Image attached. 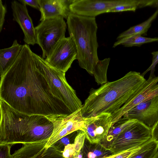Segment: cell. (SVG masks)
<instances>
[{"label": "cell", "mask_w": 158, "mask_h": 158, "mask_svg": "<svg viewBox=\"0 0 158 158\" xmlns=\"http://www.w3.org/2000/svg\"><path fill=\"white\" fill-rule=\"evenodd\" d=\"M64 158H77L78 154L77 153L74 144H70L66 146L62 152Z\"/></svg>", "instance_id": "cell-28"}, {"label": "cell", "mask_w": 158, "mask_h": 158, "mask_svg": "<svg viewBox=\"0 0 158 158\" xmlns=\"http://www.w3.org/2000/svg\"><path fill=\"white\" fill-rule=\"evenodd\" d=\"M135 0H74L70 5L71 13L83 16L94 17L116 6L132 3Z\"/></svg>", "instance_id": "cell-10"}, {"label": "cell", "mask_w": 158, "mask_h": 158, "mask_svg": "<svg viewBox=\"0 0 158 158\" xmlns=\"http://www.w3.org/2000/svg\"><path fill=\"white\" fill-rule=\"evenodd\" d=\"M12 146L8 144H0V158H11L10 149Z\"/></svg>", "instance_id": "cell-30"}, {"label": "cell", "mask_w": 158, "mask_h": 158, "mask_svg": "<svg viewBox=\"0 0 158 158\" xmlns=\"http://www.w3.org/2000/svg\"><path fill=\"white\" fill-rule=\"evenodd\" d=\"M110 60V58L99 60L95 68L93 75L98 85H102L107 82V72Z\"/></svg>", "instance_id": "cell-23"}, {"label": "cell", "mask_w": 158, "mask_h": 158, "mask_svg": "<svg viewBox=\"0 0 158 158\" xmlns=\"http://www.w3.org/2000/svg\"><path fill=\"white\" fill-rule=\"evenodd\" d=\"M153 158H158V151Z\"/></svg>", "instance_id": "cell-35"}, {"label": "cell", "mask_w": 158, "mask_h": 158, "mask_svg": "<svg viewBox=\"0 0 158 158\" xmlns=\"http://www.w3.org/2000/svg\"><path fill=\"white\" fill-rule=\"evenodd\" d=\"M74 0H39L40 21L62 17L66 19L71 13L70 5Z\"/></svg>", "instance_id": "cell-16"}, {"label": "cell", "mask_w": 158, "mask_h": 158, "mask_svg": "<svg viewBox=\"0 0 158 158\" xmlns=\"http://www.w3.org/2000/svg\"><path fill=\"white\" fill-rule=\"evenodd\" d=\"M23 46L15 40L11 46L0 50V75L15 61Z\"/></svg>", "instance_id": "cell-17"}, {"label": "cell", "mask_w": 158, "mask_h": 158, "mask_svg": "<svg viewBox=\"0 0 158 158\" xmlns=\"http://www.w3.org/2000/svg\"><path fill=\"white\" fill-rule=\"evenodd\" d=\"M158 15V9L147 20L143 23L131 27L129 29L123 32L119 35L117 38V40L122 39L133 35H145L151 26L153 21L156 18Z\"/></svg>", "instance_id": "cell-20"}, {"label": "cell", "mask_w": 158, "mask_h": 158, "mask_svg": "<svg viewBox=\"0 0 158 158\" xmlns=\"http://www.w3.org/2000/svg\"><path fill=\"white\" fill-rule=\"evenodd\" d=\"M158 151V143L152 138L128 158H153Z\"/></svg>", "instance_id": "cell-22"}, {"label": "cell", "mask_w": 158, "mask_h": 158, "mask_svg": "<svg viewBox=\"0 0 158 158\" xmlns=\"http://www.w3.org/2000/svg\"><path fill=\"white\" fill-rule=\"evenodd\" d=\"M33 54L54 95L65 104L70 114L81 108L83 106L82 102L75 90L68 83L65 73L50 66L42 57L34 52Z\"/></svg>", "instance_id": "cell-5"}, {"label": "cell", "mask_w": 158, "mask_h": 158, "mask_svg": "<svg viewBox=\"0 0 158 158\" xmlns=\"http://www.w3.org/2000/svg\"><path fill=\"white\" fill-rule=\"evenodd\" d=\"M83 119L85 138L92 143H101L112 126V114L103 113Z\"/></svg>", "instance_id": "cell-12"}, {"label": "cell", "mask_w": 158, "mask_h": 158, "mask_svg": "<svg viewBox=\"0 0 158 158\" xmlns=\"http://www.w3.org/2000/svg\"><path fill=\"white\" fill-rule=\"evenodd\" d=\"M158 41V37L149 38L140 35H133L118 40L115 42L113 47L122 45L125 47L140 46L144 44Z\"/></svg>", "instance_id": "cell-21"}, {"label": "cell", "mask_w": 158, "mask_h": 158, "mask_svg": "<svg viewBox=\"0 0 158 158\" xmlns=\"http://www.w3.org/2000/svg\"><path fill=\"white\" fill-rule=\"evenodd\" d=\"M146 6L158 8V0H139L138 8Z\"/></svg>", "instance_id": "cell-31"}, {"label": "cell", "mask_w": 158, "mask_h": 158, "mask_svg": "<svg viewBox=\"0 0 158 158\" xmlns=\"http://www.w3.org/2000/svg\"><path fill=\"white\" fill-rule=\"evenodd\" d=\"M152 56V63L149 68L143 73L141 75L144 76L149 71H150L149 77H153L155 76L154 72L155 71V67L158 63V51L153 52L151 53Z\"/></svg>", "instance_id": "cell-27"}, {"label": "cell", "mask_w": 158, "mask_h": 158, "mask_svg": "<svg viewBox=\"0 0 158 158\" xmlns=\"http://www.w3.org/2000/svg\"><path fill=\"white\" fill-rule=\"evenodd\" d=\"M68 30L76 47L79 66L93 75L99 60L98 55V28L95 17L71 13L67 19Z\"/></svg>", "instance_id": "cell-4"}, {"label": "cell", "mask_w": 158, "mask_h": 158, "mask_svg": "<svg viewBox=\"0 0 158 158\" xmlns=\"http://www.w3.org/2000/svg\"><path fill=\"white\" fill-rule=\"evenodd\" d=\"M123 117L111 126L106 136L101 142V143L106 148L108 147L119 134L137 121L134 119Z\"/></svg>", "instance_id": "cell-19"}, {"label": "cell", "mask_w": 158, "mask_h": 158, "mask_svg": "<svg viewBox=\"0 0 158 158\" xmlns=\"http://www.w3.org/2000/svg\"><path fill=\"white\" fill-rule=\"evenodd\" d=\"M152 139L158 143V121L152 129Z\"/></svg>", "instance_id": "cell-34"}, {"label": "cell", "mask_w": 158, "mask_h": 158, "mask_svg": "<svg viewBox=\"0 0 158 158\" xmlns=\"http://www.w3.org/2000/svg\"><path fill=\"white\" fill-rule=\"evenodd\" d=\"M66 23L62 17L44 20L35 27L37 44L45 59L61 40L65 37Z\"/></svg>", "instance_id": "cell-6"}, {"label": "cell", "mask_w": 158, "mask_h": 158, "mask_svg": "<svg viewBox=\"0 0 158 158\" xmlns=\"http://www.w3.org/2000/svg\"><path fill=\"white\" fill-rule=\"evenodd\" d=\"M139 0H135L131 4L119 6L114 7L109 10L107 13L118 12L123 11H130L135 12L138 8Z\"/></svg>", "instance_id": "cell-25"}, {"label": "cell", "mask_w": 158, "mask_h": 158, "mask_svg": "<svg viewBox=\"0 0 158 158\" xmlns=\"http://www.w3.org/2000/svg\"><path fill=\"white\" fill-rule=\"evenodd\" d=\"M0 144L43 142L50 137L54 126L47 117L20 113L0 99Z\"/></svg>", "instance_id": "cell-2"}, {"label": "cell", "mask_w": 158, "mask_h": 158, "mask_svg": "<svg viewBox=\"0 0 158 158\" xmlns=\"http://www.w3.org/2000/svg\"><path fill=\"white\" fill-rule=\"evenodd\" d=\"M7 10L5 5H4L2 0H0V32H1L4 23L5 18Z\"/></svg>", "instance_id": "cell-32"}, {"label": "cell", "mask_w": 158, "mask_h": 158, "mask_svg": "<svg viewBox=\"0 0 158 158\" xmlns=\"http://www.w3.org/2000/svg\"><path fill=\"white\" fill-rule=\"evenodd\" d=\"M47 141L24 144L11 158H64L62 152L54 146L47 147Z\"/></svg>", "instance_id": "cell-15"}, {"label": "cell", "mask_w": 158, "mask_h": 158, "mask_svg": "<svg viewBox=\"0 0 158 158\" xmlns=\"http://www.w3.org/2000/svg\"><path fill=\"white\" fill-rule=\"evenodd\" d=\"M141 146L135 147L118 154L113 155L105 158H128L139 150Z\"/></svg>", "instance_id": "cell-29"}, {"label": "cell", "mask_w": 158, "mask_h": 158, "mask_svg": "<svg viewBox=\"0 0 158 158\" xmlns=\"http://www.w3.org/2000/svg\"><path fill=\"white\" fill-rule=\"evenodd\" d=\"M11 3L13 20L18 23L22 29L24 35L23 41L28 45L37 44L35 27L26 5L16 1H13Z\"/></svg>", "instance_id": "cell-14"}, {"label": "cell", "mask_w": 158, "mask_h": 158, "mask_svg": "<svg viewBox=\"0 0 158 158\" xmlns=\"http://www.w3.org/2000/svg\"><path fill=\"white\" fill-rule=\"evenodd\" d=\"M152 138V129L137 121L119 134L107 148L113 155L140 147Z\"/></svg>", "instance_id": "cell-7"}, {"label": "cell", "mask_w": 158, "mask_h": 158, "mask_svg": "<svg viewBox=\"0 0 158 158\" xmlns=\"http://www.w3.org/2000/svg\"><path fill=\"white\" fill-rule=\"evenodd\" d=\"M29 45H23L16 60L0 75V99L16 110L48 117L70 114L54 94Z\"/></svg>", "instance_id": "cell-1"}, {"label": "cell", "mask_w": 158, "mask_h": 158, "mask_svg": "<svg viewBox=\"0 0 158 158\" xmlns=\"http://www.w3.org/2000/svg\"><path fill=\"white\" fill-rule=\"evenodd\" d=\"M81 108L69 115L48 117L52 121L54 128L47 141L46 146L47 147L73 132L78 130L83 131L85 126Z\"/></svg>", "instance_id": "cell-8"}, {"label": "cell", "mask_w": 158, "mask_h": 158, "mask_svg": "<svg viewBox=\"0 0 158 158\" xmlns=\"http://www.w3.org/2000/svg\"><path fill=\"white\" fill-rule=\"evenodd\" d=\"M77 58L76 46L69 36L60 41L45 60L53 68L66 73Z\"/></svg>", "instance_id": "cell-9"}, {"label": "cell", "mask_w": 158, "mask_h": 158, "mask_svg": "<svg viewBox=\"0 0 158 158\" xmlns=\"http://www.w3.org/2000/svg\"><path fill=\"white\" fill-rule=\"evenodd\" d=\"M158 76L148 78L121 107L112 114V126L123 115L137 105L158 95Z\"/></svg>", "instance_id": "cell-11"}, {"label": "cell", "mask_w": 158, "mask_h": 158, "mask_svg": "<svg viewBox=\"0 0 158 158\" xmlns=\"http://www.w3.org/2000/svg\"><path fill=\"white\" fill-rule=\"evenodd\" d=\"M146 80L140 73L131 71L98 88L91 89L81 108L83 118L116 111L136 93Z\"/></svg>", "instance_id": "cell-3"}, {"label": "cell", "mask_w": 158, "mask_h": 158, "mask_svg": "<svg viewBox=\"0 0 158 158\" xmlns=\"http://www.w3.org/2000/svg\"><path fill=\"white\" fill-rule=\"evenodd\" d=\"M82 158H105L113 155L101 143H92L85 139L81 150Z\"/></svg>", "instance_id": "cell-18"}, {"label": "cell", "mask_w": 158, "mask_h": 158, "mask_svg": "<svg viewBox=\"0 0 158 158\" xmlns=\"http://www.w3.org/2000/svg\"><path fill=\"white\" fill-rule=\"evenodd\" d=\"M19 1L22 4L30 6L40 10V5L39 0H19Z\"/></svg>", "instance_id": "cell-33"}, {"label": "cell", "mask_w": 158, "mask_h": 158, "mask_svg": "<svg viewBox=\"0 0 158 158\" xmlns=\"http://www.w3.org/2000/svg\"><path fill=\"white\" fill-rule=\"evenodd\" d=\"M85 139V132L80 130L76 136L74 143V146L77 153L79 155L84 145Z\"/></svg>", "instance_id": "cell-26"}, {"label": "cell", "mask_w": 158, "mask_h": 158, "mask_svg": "<svg viewBox=\"0 0 158 158\" xmlns=\"http://www.w3.org/2000/svg\"><path fill=\"white\" fill-rule=\"evenodd\" d=\"M80 130H78L69 134L60 139L52 146L63 152L66 146L70 144L74 143L75 139Z\"/></svg>", "instance_id": "cell-24"}, {"label": "cell", "mask_w": 158, "mask_h": 158, "mask_svg": "<svg viewBox=\"0 0 158 158\" xmlns=\"http://www.w3.org/2000/svg\"><path fill=\"white\" fill-rule=\"evenodd\" d=\"M123 117L135 119L152 129L158 121V95L137 105Z\"/></svg>", "instance_id": "cell-13"}]
</instances>
